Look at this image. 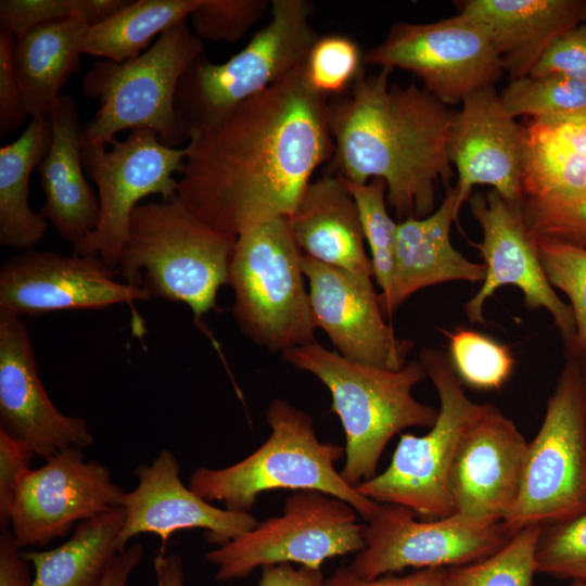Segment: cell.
<instances>
[{"instance_id":"2e32d148","label":"cell","mask_w":586,"mask_h":586,"mask_svg":"<svg viewBox=\"0 0 586 586\" xmlns=\"http://www.w3.org/2000/svg\"><path fill=\"white\" fill-rule=\"evenodd\" d=\"M473 217L482 230L481 252L485 276L477 292L466 303L472 323H484V306L496 290L514 285L523 293L530 309H546L553 318L566 345L575 333L572 309L550 284L539 259L534 238L526 225L523 204H514L491 190L469 199Z\"/></svg>"},{"instance_id":"db71d44e","label":"cell","mask_w":586,"mask_h":586,"mask_svg":"<svg viewBox=\"0 0 586 586\" xmlns=\"http://www.w3.org/2000/svg\"><path fill=\"white\" fill-rule=\"evenodd\" d=\"M583 378H584V386H585V394H586V373Z\"/></svg>"},{"instance_id":"8fae6325","label":"cell","mask_w":586,"mask_h":586,"mask_svg":"<svg viewBox=\"0 0 586 586\" xmlns=\"http://www.w3.org/2000/svg\"><path fill=\"white\" fill-rule=\"evenodd\" d=\"M364 525L347 502L317 491H295L283 512L205 553L215 578H243L256 568L300 563L320 569L330 558L358 553L365 547Z\"/></svg>"},{"instance_id":"ab89813d","label":"cell","mask_w":586,"mask_h":586,"mask_svg":"<svg viewBox=\"0 0 586 586\" xmlns=\"http://www.w3.org/2000/svg\"><path fill=\"white\" fill-rule=\"evenodd\" d=\"M523 213L533 235L586 250V195L565 204L523 201Z\"/></svg>"},{"instance_id":"b9f144b4","label":"cell","mask_w":586,"mask_h":586,"mask_svg":"<svg viewBox=\"0 0 586 586\" xmlns=\"http://www.w3.org/2000/svg\"><path fill=\"white\" fill-rule=\"evenodd\" d=\"M72 17L68 0H1L0 31L17 39L43 24Z\"/></svg>"},{"instance_id":"277c9868","label":"cell","mask_w":586,"mask_h":586,"mask_svg":"<svg viewBox=\"0 0 586 586\" xmlns=\"http://www.w3.org/2000/svg\"><path fill=\"white\" fill-rule=\"evenodd\" d=\"M235 240L200 220L177 196L140 203L131 215L117 271L126 284L150 297L183 303L200 319L217 308Z\"/></svg>"},{"instance_id":"681fc988","label":"cell","mask_w":586,"mask_h":586,"mask_svg":"<svg viewBox=\"0 0 586 586\" xmlns=\"http://www.w3.org/2000/svg\"><path fill=\"white\" fill-rule=\"evenodd\" d=\"M144 557L140 543L119 552L107 569L100 586H127L129 577Z\"/></svg>"},{"instance_id":"52a82bcc","label":"cell","mask_w":586,"mask_h":586,"mask_svg":"<svg viewBox=\"0 0 586 586\" xmlns=\"http://www.w3.org/2000/svg\"><path fill=\"white\" fill-rule=\"evenodd\" d=\"M303 253L288 217L237 237L228 273L232 313L241 331L271 353L315 342L317 328L305 286Z\"/></svg>"},{"instance_id":"1f68e13d","label":"cell","mask_w":586,"mask_h":586,"mask_svg":"<svg viewBox=\"0 0 586 586\" xmlns=\"http://www.w3.org/2000/svg\"><path fill=\"white\" fill-rule=\"evenodd\" d=\"M542 525L523 527L493 555L447 569L446 586H532Z\"/></svg>"},{"instance_id":"cb8c5ba5","label":"cell","mask_w":586,"mask_h":586,"mask_svg":"<svg viewBox=\"0 0 586 586\" xmlns=\"http://www.w3.org/2000/svg\"><path fill=\"white\" fill-rule=\"evenodd\" d=\"M49 118L51 145L37 168L44 193L39 213L62 239L75 246L98 226L99 198L84 176V127L74 99L63 94Z\"/></svg>"},{"instance_id":"8992f818","label":"cell","mask_w":586,"mask_h":586,"mask_svg":"<svg viewBox=\"0 0 586 586\" xmlns=\"http://www.w3.org/2000/svg\"><path fill=\"white\" fill-rule=\"evenodd\" d=\"M204 50L203 40L183 21L165 30L136 59L93 63L80 87L84 95L99 101V107L84 127L82 146L109 145L118 132L138 128L153 129L168 146L187 144L176 92L182 75Z\"/></svg>"},{"instance_id":"4316f807","label":"cell","mask_w":586,"mask_h":586,"mask_svg":"<svg viewBox=\"0 0 586 586\" xmlns=\"http://www.w3.org/2000/svg\"><path fill=\"white\" fill-rule=\"evenodd\" d=\"M523 127L524 200L542 204H565L584 198L586 110L565 115L530 118Z\"/></svg>"},{"instance_id":"bcb514c9","label":"cell","mask_w":586,"mask_h":586,"mask_svg":"<svg viewBox=\"0 0 586 586\" xmlns=\"http://www.w3.org/2000/svg\"><path fill=\"white\" fill-rule=\"evenodd\" d=\"M10 530L0 535V586H28L31 582L29 563L21 556Z\"/></svg>"},{"instance_id":"60d3db41","label":"cell","mask_w":586,"mask_h":586,"mask_svg":"<svg viewBox=\"0 0 586 586\" xmlns=\"http://www.w3.org/2000/svg\"><path fill=\"white\" fill-rule=\"evenodd\" d=\"M530 75H561L586 82V24L581 23L558 36Z\"/></svg>"},{"instance_id":"6da1fadb","label":"cell","mask_w":586,"mask_h":586,"mask_svg":"<svg viewBox=\"0 0 586 586\" xmlns=\"http://www.w3.org/2000/svg\"><path fill=\"white\" fill-rule=\"evenodd\" d=\"M329 99L303 67L190 131L177 199L217 231L238 237L289 217L314 171L331 161Z\"/></svg>"},{"instance_id":"9c48e42d","label":"cell","mask_w":586,"mask_h":586,"mask_svg":"<svg viewBox=\"0 0 586 586\" xmlns=\"http://www.w3.org/2000/svg\"><path fill=\"white\" fill-rule=\"evenodd\" d=\"M419 360L438 395L437 418L422 436L402 434L388 467L355 488L378 504L399 505L416 515L440 519L455 513L449 472L460 436L481 404L467 396L443 352L425 348Z\"/></svg>"},{"instance_id":"7bdbcfd3","label":"cell","mask_w":586,"mask_h":586,"mask_svg":"<svg viewBox=\"0 0 586 586\" xmlns=\"http://www.w3.org/2000/svg\"><path fill=\"white\" fill-rule=\"evenodd\" d=\"M35 456L22 440L0 426V527L10 524V511L18 482Z\"/></svg>"},{"instance_id":"d6a6232c","label":"cell","mask_w":586,"mask_h":586,"mask_svg":"<svg viewBox=\"0 0 586 586\" xmlns=\"http://www.w3.org/2000/svg\"><path fill=\"white\" fill-rule=\"evenodd\" d=\"M499 97L514 119L565 115L586 110V82L561 75H527L510 80Z\"/></svg>"},{"instance_id":"e575fe53","label":"cell","mask_w":586,"mask_h":586,"mask_svg":"<svg viewBox=\"0 0 586 586\" xmlns=\"http://www.w3.org/2000/svg\"><path fill=\"white\" fill-rule=\"evenodd\" d=\"M344 180L358 207L373 278L381 289L380 294H385L393 280L397 230V221L387 211L386 184L380 178L362 184Z\"/></svg>"},{"instance_id":"d4e9b609","label":"cell","mask_w":586,"mask_h":586,"mask_svg":"<svg viewBox=\"0 0 586 586\" xmlns=\"http://www.w3.org/2000/svg\"><path fill=\"white\" fill-rule=\"evenodd\" d=\"M304 254L362 278H373L357 204L343 177L328 171L311 180L288 217Z\"/></svg>"},{"instance_id":"603a6c76","label":"cell","mask_w":586,"mask_h":586,"mask_svg":"<svg viewBox=\"0 0 586 586\" xmlns=\"http://www.w3.org/2000/svg\"><path fill=\"white\" fill-rule=\"evenodd\" d=\"M455 187L446 190L441 205L424 218L397 221L393 280L380 294L384 316H391L421 289L450 281L482 282L484 264L466 258L450 241V228L458 221Z\"/></svg>"},{"instance_id":"f35d334b","label":"cell","mask_w":586,"mask_h":586,"mask_svg":"<svg viewBox=\"0 0 586 586\" xmlns=\"http://www.w3.org/2000/svg\"><path fill=\"white\" fill-rule=\"evenodd\" d=\"M270 10L266 0H201L191 13L192 31L202 40H241Z\"/></svg>"},{"instance_id":"f907efd6","label":"cell","mask_w":586,"mask_h":586,"mask_svg":"<svg viewBox=\"0 0 586 586\" xmlns=\"http://www.w3.org/2000/svg\"><path fill=\"white\" fill-rule=\"evenodd\" d=\"M157 586H183L184 574L181 557L161 550L153 560Z\"/></svg>"},{"instance_id":"ffe728a7","label":"cell","mask_w":586,"mask_h":586,"mask_svg":"<svg viewBox=\"0 0 586 586\" xmlns=\"http://www.w3.org/2000/svg\"><path fill=\"white\" fill-rule=\"evenodd\" d=\"M461 104L448 135V158L458 173L457 214L479 184L523 204L524 127L506 112L494 86L470 93Z\"/></svg>"},{"instance_id":"f6af8a7d","label":"cell","mask_w":586,"mask_h":586,"mask_svg":"<svg viewBox=\"0 0 586 586\" xmlns=\"http://www.w3.org/2000/svg\"><path fill=\"white\" fill-rule=\"evenodd\" d=\"M446 574L447 568H428L404 576L386 574L364 579L343 566L327 579V586H446Z\"/></svg>"},{"instance_id":"5b68a950","label":"cell","mask_w":586,"mask_h":586,"mask_svg":"<svg viewBox=\"0 0 586 586\" xmlns=\"http://www.w3.org/2000/svg\"><path fill=\"white\" fill-rule=\"evenodd\" d=\"M266 420L271 433L262 446L229 467L198 468L189 477V488L209 502L244 512L267 491H317L347 502L366 521L374 515L380 504L358 493L335 468L345 448L321 442L308 413L276 398Z\"/></svg>"},{"instance_id":"8d00e7d4","label":"cell","mask_w":586,"mask_h":586,"mask_svg":"<svg viewBox=\"0 0 586 586\" xmlns=\"http://www.w3.org/2000/svg\"><path fill=\"white\" fill-rule=\"evenodd\" d=\"M533 238L550 284L570 301L575 333L569 346L574 354L586 358V250L537 235Z\"/></svg>"},{"instance_id":"f5cc1de1","label":"cell","mask_w":586,"mask_h":586,"mask_svg":"<svg viewBox=\"0 0 586 586\" xmlns=\"http://www.w3.org/2000/svg\"><path fill=\"white\" fill-rule=\"evenodd\" d=\"M568 586H586V582H571Z\"/></svg>"},{"instance_id":"5bb4252c","label":"cell","mask_w":586,"mask_h":586,"mask_svg":"<svg viewBox=\"0 0 586 586\" xmlns=\"http://www.w3.org/2000/svg\"><path fill=\"white\" fill-rule=\"evenodd\" d=\"M366 64L416 75L445 105L494 86L504 66L485 29L461 14L432 23L400 22L365 53Z\"/></svg>"},{"instance_id":"7a4b0ae2","label":"cell","mask_w":586,"mask_h":586,"mask_svg":"<svg viewBox=\"0 0 586 586\" xmlns=\"http://www.w3.org/2000/svg\"><path fill=\"white\" fill-rule=\"evenodd\" d=\"M392 71L365 75L346 93L329 100L334 143L329 171L354 183L384 180L387 206L402 221L432 214L437 182L453 176V113L415 82H391Z\"/></svg>"},{"instance_id":"9a60e30c","label":"cell","mask_w":586,"mask_h":586,"mask_svg":"<svg viewBox=\"0 0 586 586\" xmlns=\"http://www.w3.org/2000/svg\"><path fill=\"white\" fill-rule=\"evenodd\" d=\"M125 493L106 466L86 460L82 448H64L23 473L10 511L11 532L20 548L43 547L81 521L122 507Z\"/></svg>"},{"instance_id":"484cf974","label":"cell","mask_w":586,"mask_h":586,"mask_svg":"<svg viewBox=\"0 0 586 586\" xmlns=\"http://www.w3.org/2000/svg\"><path fill=\"white\" fill-rule=\"evenodd\" d=\"M578 0H466L459 14L479 23L510 80L531 74L549 44L582 23Z\"/></svg>"},{"instance_id":"d6986e66","label":"cell","mask_w":586,"mask_h":586,"mask_svg":"<svg viewBox=\"0 0 586 586\" xmlns=\"http://www.w3.org/2000/svg\"><path fill=\"white\" fill-rule=\"evenodd\" d=\"M303 268L317 328L335 351L359 364L399 370L413 347L384 320L371 278L352 275L303 253Z\"/></svg>"},{"instance_id":"4fadbf2b","label":"cell","mask_w":586,"mask_h":586,"mask_svg":"<svg viewBox=\"0 0 586 586\" xmlns=\"http://www.w3.org/2000/svg\"><path fill=\"white\" fill-rule=\"evenodd\" d=\"M410 509L380 504L364 524L365 547L348 569L372 579L407 568H454L482 560L511 537L500 520L468 518L459 513L416 520Z\"/></svg>"},{"instance_id":"d590c367","label":"cell","mask_w":586,"mask_h":586,"mask_svg":"<svg viewBox=\"0 0 586 586\" xmlns=\"http://www.w3.org/2000/svg\"><path fill=\"white\" fill-rule=\"evenodd\" d=\"M365 53L345 35L318 36L303 66L305 79L318 94L332 99L346 93L365 76Z\"/></svg>"},{"instance_id":"7c38bea8","label":"cell","mask_w":586,"mask_h":586,"mask_svg":"<svg viewBox=\"0 0 586 586\" xmlns=\"http://www.w3.org/2000/svg\"><path fill=\"white\" fill-rule=\"evenodd\" d=\"M188 155L187 145L164 144L150 128H138L111 144L82 146L84 166L95 183L100 203L97 228L73 253L100 257L117 270L131 215L150 195L163 200L177 196L179 180Z\"/></svg>"},{"instance_id":"816d5d0a","label":"cell","mask_w":586,"mask_h":586,"mask_svg":"<svg viewBox=\"0 0 586 586\" xmlns=\"http://www.w3.org/2000/svg\"><path fill=\"white\" fill-rule=\"evenodd\" d=\"M582 23L586 24V1H583V7H582Z\"/></svg>"},{"instance_id":"30bf717a","label":"cell","mask_w":586,"mask_h":586,"mask_svg":"<svg viewBox=\"0 0 586 586\" xmlns=\"http://www.w3.org/2000/svg\"><path fill=\"white\" fill-rule=\"evenodd\" d=\"M586 508V394L578 364H566L528 442L520 494L504 520L512 536L530 525L571 518Z\"/></svg>"},{"instance_id":"7402d4cb","label":"cell","mask_w":586,"mask_h":586,"mask_svg":"<svg viewBox=\"0 0 586 586\" xmlns=\"http://www.w3.org/2000/svg\"><path fill=\"white\" fill-rule=\"evenodd\" d=\"M0 310L1 426L44 459L68 448H86L94 438L82 418L61 412L39 377L26 324Z\"/></svg>"},{"instance_id":"74e56055","label":"cell","mask_w":586,"mask_h":586,"mask_svg":"<svg viewBox=\"0 0 586 586\" xmlns=\"http://www.w3.org/2000/svg\"><path fill=\"white\" fill-rule=\"evenodd\" d=\"M535 563L537 573L586 582V508L565 520L542 525Z\"/></svg>"},{"instance_id":"836d02e7","label":"cell","mask_w":586,"mask_h":586,"mask_svg":"<svg viewBox=\"0 0 586 586\" xmlns=\"http://www.w3.org/2000/svg\"><path fill=\"white\" fill-rule=\"evenodd\" d=\"M445 334L449 362L460 381L479 390H498L510 378L514 359L508 346L467 328Z\"/></svg>"},{"instance_id":"f546056e","label":"cell","mask_w":586,"mask_h":586,"mask_svg":"<svg viewBox=\"0 0 586 586\" xmlns=\"http://www.w3.org/2000/svg\"><path fill=\"white\" fill-rule=\"evenodd\" d=\"M124 519V509L114 508L78 523L72 536L53 549L21 551L35 570L28 586H100L119 553Z\"/></svg>"},{"instance_id":"ba28073f","label":"cell","mask_w":586,"mask_h":586,"mask_svg":"<svg viewBox=\"0 0 586 586\" xmlns=\"http://www.w3.org/2000/svg\"><path fill=\"white\" fill-rule=\"evenodd\" d=\"M313 13L306 0H272L270 20L241 51L222 63L205 54L196 59L182 75L175 100L188 138L193 129L303 67L318 38Z\"/></svg>"},{"instance_id":"7dc6e473","label":"cell","mask_w":586,"mask_h":586,"mask_svg":"<svg viewBox=\"0 0 586 586\" xmlns=\"http://www.w3.org/2000/svg\"><path fill=\"white\" fill-rule=\"evenodd\" d=\"M258 586H327V579L320 569L301 566L291 563L272 564L262 568Z\"/></svg>"},{"instance_id":"c3c4849f","label":"cell","mask_w":586,"mask_h":586,"mask_svg":"<svg viewBox=\"0 0 586 586\" xmlns=\"http://www.w3.org/2000/svg\"><path fill=\"white\" fill-rule=\"evenodd\" d=\"M68 3L71 16L90 28L106 21L126 5L128 0H68Z\"/></svg>"},{"instance_id":"ac0fdd59","label":"cell","mask_w":586,"mask_h":586,"mask_svg":"<svg viewBox=\"0 0 586 586\" xmlns=\"http://www.w3.org/2000/svg\"><path fill=\"white\" fill-rule=\"evenodd\" d=\"M528 442L493 404H481L458 442L449 472L455 513L504 521L521 489Z\"/></svg>"},{"instance_id":"3957f363","label":"cell","mask_w":586,"mask_h":586,"mask_svg":"<svg viewBox=\"0 0 586 586\" xmlns=\"http://www.w3.org/2000/svg\"><path fill=\"white\" fill-rule=\"evenodd\" d=\"M282 359L321 381L332 397L345 433V462L340 471L352 486L377 474L394 435L407 428L432 426L438 408L415 398L412 388L428 378L422 362L399 370L359 364L317 342L290 349Z\"/></svg>"},{"instance_id":"4dcf8cb0","label":"cell","mask_w":586,"mask_h":586,"mask_svg":"<svg viewBox=\"0 0 586 586\" xmlns=\"http://www.w3.org/2000/svg\"><path fill=\"white\" fill-rule=\"evenodd\" d=\"M201 0L128 1L103 23L88 28L82 53L123 63L138 58L168 28L187 21Z\"/></svg>"},{"instance_id":"f1b7e54d","label":"cell","mask_w":586,"mask_h":586,"mask_svg":"<svg viewBox=\"0 0 586 586\" xmlns=\"http://www.w3.org/2000/svg\"><path fill=\"white\" fill-rule=\"evenodd\" d=\"M52 140L50 118H31L22 135L0 149V244L29 250L46 234L47 220L29 205V179Z\"/></svg>"},{"instance_id":"e0dca14e","label":"cell","mask_w":586,"mask_h":586,"mask_svg":"<svg viewBox=\"0 0 586 586\" xmlns=\"http://www.w3.org/2000/svg\"><path fill=\"white\" fill-rule=\"evenodd\" d=\"M115 273L98 256L25 250L1 267L0 310L37 316L151 298L142 289L117 282Z\"/></svg>"},{"instance_id":"44dd1931","label":"cell","mask_w":586,"mask_h":586,"mask_svg":"<svg viewBox=\"0 0 586 586\" xmlns=\"http://www.w3.org/2000/svg\"><path fill=\"white\" fill-rule=\"evenodd\" d=\"M138 485L123 496L125 519L117 538L119 552L133 537L151 533L166 543L178 531L204 530L205 539L222 546L253 528L251 512L215 507L180 477V464L169 449H162L149 464L135 470Z\"/></svg>"},{"instance_id":"83f0119b","label":"cell","mask_w":586,"mask_h":586,"mask_svg":"<svg viewBox=\"0 0 586 586\" xmlns=\"http://www.w3.org/2000/svg\"><path fill=\"white\" fill-rule=\"evenodd\" d=\"M88 26L75 17L53 21L15 39L13 58L28 116L49 118L62 89L80 69Z\"/></svg>"},{"instance_id":"ee69618b","label":"cell","mask_w":586,"mask_h":586,"mask_svg":"<svg viewBox=\"0 0 586 586\" xmlns=\"http://www.w3.org/2000/svg\"><path fill=\"white\" fill-rule=\"evenodd\" d=\"M15 39L0 31V136L20 128L28 116L17 78L13 50Z\"/></svg>"}]
</instances>
